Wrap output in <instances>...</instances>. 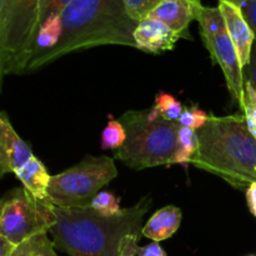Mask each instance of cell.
<instances>
[{"mask_svg": "<svg viewBox=\"0 0 256 256\" xmlns=\"http://www.w3.org/2000/svg\"><path fill=\"white\" fill-rule=\"evenodd\" d=\"M150 208V196L115 216H102L90 206H55L56 224L49 232L55 248L69 256H135Z\"/></svg>", "mask_w": 256, "mask_h": 256, "instance_id": "1", "label": "cell"}, {"mask_svg": "<svg viewBox=\"0 0 256 256\" xmlns=\"http://www.w3.org/2000/svg\"><path fill=\"white\" fill-rule=\"evenodd\" d=\"M62 34L56 46L28 64L32 72L69 52L100 45L135 48L134 32L139 22L132 19L124 0H72L60 12Z\"/></svg>", "mask_w": 256, "mask_h": 256, "instance_id": "2", "label": "cell"}, {"mask_svg": "<svg viewBox=\"0 0 256 256\" xmlns=\"http://www.w3.org/2000/svg\"><path fill=\"white\" fill-rule=\"evenodd\" d=\"M196 135L194 166L218 175L236 189H248L256 182V140L244 115H210Z\"/></svg>", "mask_w": 256, "mask_h": 256, "instance_id": "3", "label": "cell"}, {"mask_svg": "<svg viewBox=\"0 0 256 256\" xmlns=\"http://www.w3.org/2000/svg\"><path fill=\"white\" fill-rule=\"evenodd\" d=\"M119 122L126 140L115 150V159L135 170L174 164L179 122L165 120L154 108L129 110Z\"/></svg>", "mask_w": 256, "mask_h": 256, "instance_id": "4", "label": "cell"}, {"mask_svg": "<svg viewBox=\"0 0 256 256\" xmlns=\"http://www.w3.org/2000/svg\"><path fill=\"white\" fill-rule=\"evenodd\" d=\"M42 0H6L0 18V88L4 76L26 70L40 22Z\"/></svg>", "mask_w": 256, "mask_h": 256, "instance_id": "5", "label": "cell"}, {"mask_svg": "<svg viewBox=\"0 0 256 256\" xmlns=\"http://www.w3.org/2000/svg\"><path fill=\"white\" fill-rule=\"evenodd\" d=\"M116 176L114 159L88 155L76 165L50 178L48 200L56 208H88L98 192Z\"/></svg>", "mask_w": 256, "mask_h": 256, "instance_id": "6", "label": "cell"}, {"mask_svg": "<svg viewBox=\"0 0 256 256\" xmlns=\"http://www.w3.org/2000/svg\"><path fill=\"white\" fill-rule=\"evenodd\" d=\"M56 224L55 206L18 188L0 199V235L18 245L34 235L49 232Z\"/></svg>", "mask_w": 256, "mask_h": 256, "instance_id": "7", "label": "cell"}, {"mask_svg": "<svg viewBox=\"0 0 256 256\" xmlns=\"http://www.w3.org/2000/svg\"><path fill=\"white\" fill-rule=\"evenodd\" d=\"M196 22L200 25V34L210 56L215 64L222 68L229 92L240 105L244 96V70L229 36L222 12L218 6L200 4Z\"/></svg>", "mask_w": 256, "mask_h": 256, "instance_id": "8", "label": "cell"}, {"mask_svg": "<svg viewBox=\"0 0 256 256\" xmlns=\"http://www.w3.org/2000/svg\"><path fill=\"white\" fill-rule=\"evenodd\" d=\"M34 156L29 145L16 134L6 112H0V179L16 172Z\"/></svg>", "mask_w": 256, "mask_h": 256, "instance_id": "9", "label": "cell"}, {"mask_svg": "<svg viewBox=\"0 0 256 256\" xmlns=\"http://www.w3.org/2000/svg\"><path fill=\"white\" fill-rule=\"evenodd\" d=\"M218 8L224 18L229 36L236 49L240 62L244 69L250 62L255 35L249 22L245 19L242 9L232 0H218Z\"/></svg>", "mask_w": 256, "mask_h": 256, "instance_id": "10", "label": "cell"}, {"mask_svg": "<svg viewBox=\"0 0 256 256\" xmlns=\"http://www.w3.org/2000/svg\"><path fill=\"white\" fill-rule=\"evenodd\" d=\"M202 0H162L148 18L164 22L180 38H190L188 29L196 20Z\"/></svg>", "mask_w": 256, "mask_h": 256, "instance_id": "11", "label": "cell"}, {"mask_svg": "<svg viewBox=\"0 0 256 256\" xmlns=\"http://www.w3.org/2000/svg\"><path fill=\"white\" fill-rule=\"evenodd\" d=\"M182 38L168 25L152 18L139 22L134 32L135 48L150 54L172 50Z\"/></svg>", "mask_w": 256, "mask_h": 256, "instance_id": "12", "label": "cell"}, {"mask_svg": "<svg viewBox=\"0 0 256 256\" xmlns=\"http://www.w3.org/2000/svg\"><path fill=\"white\" fill-rule=\"evenodd\" d=\"M182 219V210L174 205H168L152 215L142 226V235L152 242H164L179 230Z\"/></svg>", "mask_w": 256, "mask_h": 256, "instance_id": "13", "label": "cell"}, {"mask_svg": "<svg viewBox=\"0 0 256 256\" xmlns=\"http://www.w3.org/2000/svg\"><path fill=\"white\" fill-rule=\"evenodd\" d=\"M15 176L22 182V188L32 196L48 200V188L52 175H49L45 165L36 156H32L24 166L20 168L15 172Z\"/></svg>", "mask_w": 256, "mask_h": 256, "instance_id": "14", "label": "cell"}, {"mask_svg": "<svg viewBox=\"0 0 256 256\" xmlns=\"http://www.w3.org/2000/svg\"><path fill=\"white\" fill-rule=\"evenodd\" d=\"M62 34V22L60 14H52L48 16L38 28L34 42H32L30 56L28 60L29 64L32 60L42 56L45 52H50L59 42ZM26 64V66H28ZM26 72V70H25Z\"/></svg>", "mask_w": 256, "mask_h": 256, "instance_id": "15", "label": "cell"}, {"mask_svg": "<svg viewBox=\"0 0 256 256\" xmlns=\"http://www.w3.org/2000/svg\"><path fill=\"white\" fill-rule=\"evenodd\" d=\"M9 256H58L55 244L48 232L34 235L25 242L15 245Z\"/></svg>", "mask_w": 256, "mask_h": 256, "instance_id": "16", "label": "cell"}, {"mask_svg": "<svg viewBox=\"0 0 256 256\" xmlns=\"http://www.w3.org/2000/svg\"><path fill=\"white\" fill-rule=\"evenodd\" d=\"M198 149V135L196 132L189 128L180 126L178 132L176 149H175L174 164H180L184 168L192 162Z\"/></svg>", "mask_w": 256, "mask_h": 256, "instance_id": "17", "label": "cell"}, {"mask_svg": "<svg viewBox=\"0 0 256 256\" xmlns=\"http://www.w3.org/2000/svg\"><path fill=\"white\" fill-rule=\"evenodd\" d=\"M154 109L164 118L165 120H169V122H178L182 115V102L172 94H168V92H158L156 98H155L154 102Z\"/></svg>", "mask_w": 256, "mask_h": 256, "instance_id": "18", "label": "cell"}, {"mask_svg": "<svg viewBox=\"0 0 256 256\" xmlns=\"http://www.w3.org/2000/svg\"><path fill=\"white\" fill-rule=\"evenodd\" d=\"M125 140H126V132L124 126L119 120H114L112 118L102 132V149L118 150L124 145Z\"/></svg>", "mask_w": 256, "mask_h": 256, "instance_id": "19", "label": "cell"}, {"mask_svg": "<svg viewBox=\"0 0 256 256\" xmlns=\"http://www.w3.org/2000/svg\"><path fill=\"white\" fill-rule=\"evenodd\" d=\"M240 108L244 112L248 129L256 140V90L248 80L244 82V96Z\"/></svg>", "mask_w": 256, "mask_h": 256, "instance_id": "20", "label": "cell"}, {"mask_svg": "<svg viewBox=\"0 0 256 256\" xmlns=\"http://www.w3.org/2000/svg\"><path fill=\"white\" fill-rule=\"evenodd\" d=\"M90 208L102 216H115L122 212L120 200L110 192H100L92 199Z\"/></svg>", "mask_w": 256, "mask_h": 256, "instance_id": "21", "label": "cell"}, {"mask_svg": "<svg viewBox=\"0 0 256 256\" xmlns=\"http://www.w3.org/2000/svg\"><path fill=\"white\" fill-rule=\"evenodd\" d=\"M209 116L210 115L202 109H200V108L186 106L182 110L178 122H179L180 126L189 128V129L198 132V130H200L206 124L208 120H209Z\"/></svg>", "mask_w": 256, "mask_h": 256, "instance_id": "22", "label": "cell"}, {"mask_svg": "<svg viewBox=\"0 0 256 256\" xmlns=\"http://www.w3.org/2000/svg\"><path fill=\"white\" fill-rule=\"evenodd\" d=\"M162 0H124L128 14L138 22L146 19Z\"/></svg>", "mask_w": 256, "mask_h": 256, "instance_id": "23", "label": "cell"}, {"mask_svg": "<svg viewBox=\"0 0 256 256\" xmlns=\"http://www.w3.org/2000/svg\"><path fill=\"white\" fill-rule=\"evenodd\" d=\"M72 0H42L40 4V22L39 25L52 14H60L66 5Z\"/></svg>", "mask_w": 256, "mask_h": 256, "instance_id": "24", "label": "cell"}, {"mask_svg": "<svg viewBox=\"0 0 256 256\" xmlns=\"http://www.w3.org/2000/svg\"><path fill=\"white\" fill-rule=\"evenodd\" d=\"M242 9L245 19L252 29L256 42V0H232Z\"/></svg>", "mask_w": 256, "mask_h": 256, "instance_id": "25", "label": "cell"}, {"mask_svg": "<svg viewBox=\"0 0 256 256\" xmlns=\"http://www.w3.org/2000/svg\"><path fill=\"white\" fill-rule=\"evenodd\" d=\"M244 79L248 80L252 88L256 90V42L252 45V54H250V62L244 68Z\"/></svg>", "mask_w": 256, "mask_h": 256, "instance_id": "26", "label": "cell"}, {"mask_svg": "<svg viewBox=\"0 0 256 256\" xmlns=\"http://www.w3.org/2000/svg\"><path fill=\"white\" fill-rule=\"evenodd\" d=\"M138 256H166V252H165V250L162 249L159 242H154L152 244L139 248Z\"/></svg>", "mask_w": 256, "mask_h": 256, "instance_id": "27", "label": "cell"}, {"mask_svg": "<svg viewBox=\"0 0 256 256\" xmlns=\"http://www.w3.org/2000/svg\"><path fill=\"white\" fill-rule=\"evenodd\" d=\"M246 200L252 214L256 218V182H252L246 189Z\"/></svg>", "mask_w": 256, "mask_h": 256, "instance_id": "28", "label": "cell"}, {"mask_svg": "<svg viewBox=\"0 0 256 256\" xmlns=\"http://www.w3.org/2000/svg\"><path fill=\"white\" fill-rule=\"evenodd\" d=\"M14 246L15 245H12V242H9L0 235V256H9Z\"/></svg>", "mask_w": 256, "mask_h": 256, "instance_id": "29", "label": "cell"}, {"mask_svg": "<svg viewBox=\"0 0 256 256\" xmlns=\"http://www.w3.org/2000/svg\"><path fill=\"white\" fill-rule=\"evenodd\" d=\"M5 2H6V0H0V18H2V9H4Z\"/></svg>", "mask_w": 256, "mask_h": 256, "instance_id": "30", "label": "cell"}, {"mask_svg": "<svg viewBox=\"0 0 256 256\" xmlns=\"http://www.w3.org/2000/svg\"><path fill=\"white\" fill-rule=\"evenodd\" d=\"M250 256H254V255H250Z\"/></svg>", "mask_w": 256, "mask_h": 256, "instance_id": "31", "label": "cell"}]
</instances>
